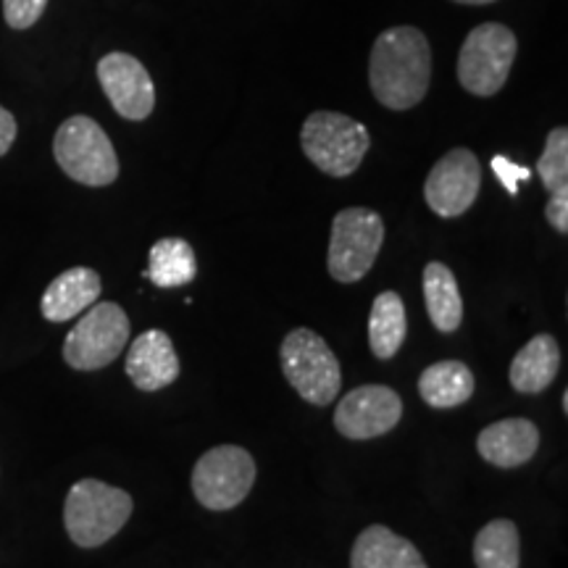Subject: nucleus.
Masks as SVG:
<instances>
[{
  "instance_id": "obj_1",
  "label": "nucleus",
  "mask_w": 568,
  "mask_h": 568,
  "mask_svg": "<svg viewBox=\"0 0 568 568\" xmlns=\"http://www.w3.org/2000/svg\"><path fill=\"white\" fill-rule=\"evenodd\" d=\"M374 98L389 111H408L424 101L432 82V48L416 27H393L374 42L368 61Z\"/></svg>"
},
{
  "instance_id": "obj_2",
  "label": "nucleus",
  "mask_w": 568,
  "mask_h": 568,
  "mask_svg": "<svg viewBox=\"0 0 568 568\" xmlns=\"http://www.w3.org/2000/svg\"><path fill=\"white\" fill-rule=\"evenodd\" d=\"M134 510L132 495L101 479H80L63 503V527L74 545L101 548L124 529Z\"/></svg>"
},
{
  "instance_id": "obj_3",
  "label": "nucleus",
  "mask_w": 568,
  "mask_h": 568,
  "mask_svg": "<svg viewBox=\"0 0 568 568\" xmlns=\"http://www.w3.org/2000/svg\"><path fill=\"white\" fill-rule=\"evenodd\" d=\"M282 372L297 395L311 406H332L343 387L337 355L314 329H293L280 347Z\"/></svg>"
},
{
  "instance_id": "obj_4",
  "label": "nucleus",
  "mask_w": 568,
  "mask_h": 568,
  "mask_svg": "<svg viewBox=\"0 0 568 568\" xmlns=\"http://www.w3.org/2000/svg\"><path fill=\"white\" fill-rule=\"evenodd\" d=\"M53 155L69 180L88 187H109L119 176L116 148L90 116H71L59 126Z\"/></svg>"
},
{
  "instance_id": "obj_5",
  "label": "nucleus",
  "mask_w": 568,
  "mask_h": 568,
  "mask_svg": "<svg viewBox=\"0 0 568 568\" xmlns=\"http://www.w3.org/2000/svg\"><path fill=\"white\" fill-rule=\"evenodd\" d=\"M303 153L329 176H351L368 153L372 138L355 119L337 111H316L301 130Z\"/></svg>"
},
{
  "instance_id": "obj_6",
  "label": "nucleus",
  "mask_w": 568,
  "mask_h": 568,
  "mask_svg": "<svg viewBox=\"0 0 568 568\" xmlns=\"http://www.w3.org/2000/svg\"><path fill=\"white\" fill-rule=\"evenodd\" d=\"M385 245V222L376 211L345 209L332 222L326 268L332 280L353 284L372 272L376 255Z\"/></svg>"
},
{
  "instance_id": "obj_7",
  "label": "nucleus",
  "mask_w": 568,
  "mask_h": 568,
  "mask_svg": "<svg viewBox=\"0 0 568 568\" xmlns=\"http://www.w3.org/2000/svg\"><path fill=\"white\" fill-rule=\"evenodd\" d=\"M130 343V316L116 303H92L63 343V361L74 372H98Z\"/></svg>"
},
{
  "instance_id": "obj_8",
  "label": "nucleus",
  "mask_w": 568,
  "mask_h": 568,
  "mask_svg": "<svg viewBox=\"0 0 568 568\" xmlns=\"http://www.w3.org/2000/svg\"><path fill=\"white\" fill-rule=\"evenodd\" d=\"M518 42L506 24H479L458 55V80L471 95L489 98L508 82Z\"/></svg>"
},
{
  "instance_id": "obj_9",
  "label": "nucleus",
  "mask_w": 568,
  "mask_h": 568,
  "mask_svg": "<svg viewBox=\"0 0 568 568\" xmlns=\"http://www.w3.org/2000/svg\"><path fill=\"white\" fill-rule=\"evenodd\" d=\"M255 474V460L245 447H211L193 468V495L203 508L232 510L251 495Z\"/></svg>"
},
{
  "instance_id": "obj_10",
  "label": "nucleus",
  "mask_w": 568,
  "mask_h": 568,
  "mask_svg": "<svg viewBox=\"0 0 568 568\" xmlns=\"http://www.w3.org/2000/svg\"><path fill=\"white\" fill-rule=\"evenodd\" d=\"M481 166L479 159L468 148H453L445 153L424 184L426 205L443 219H456L471 209L479 197Z\"/></svg>"
},
{
  "instance_id": "obj_11",
  "label": "nucleus",
  "mask_w": 568,
  "mask_h": 568,
  "mask_svg": "<svg viewBox=\"0 0 568 568\" xmlns=\"http://www.w3.org/2000/svg\"><path fill=\"white\" fill-rule=\"evenodd\" d=\"M403 418V400L385 385H364L347 393L335 410L337 432L347 439H374L393 432Z\"/></svg>"
},
{
  "instance_id": "obj_12",
  "label": "nucleus",
  "mask_w": 568,
  "mask_h": 568,
  "mask_svg": "<svg viewBox=\"0 0 568 568\" xmlns=\"http://www.w3.org/2000/svg\"><path fill=\"white\" fill-rule=\"evenodd\" d=\"M98 80L113 111L130 122H142L153 113L155 88L151 74L130 53H109L98 63Z\"/></svg>"
},
{
  "instance_id": "obj_13",
  "label": "nucleus",
  "mask_w": 568,
  "mask_h": 568,
  "mask_svg": "<svg viewBox=\"0 0 568 568\" xmlns=\"http://www.w3.org/2000/svg\"><path fill=\"white\" fill-rule=\"evenodd\" d=\"M124 368L132 385L142 393H159L180 379L182 364L172 337L163 329H148L130 345Z\"/></svg>"
},
{
  "instance_id": "obj_14",
  "label": "nucleus",
  "mask_w": 568,
  "mask_h": 568,
  "mask_svg": "<svg viewBox=\"0 0 568 568\" xmlns=\"http://www.w3.org/2000/svg\"><path fill=\"white\" fill-rule=\"evenodd\" d=\"M539 429L529 418H503L479 432V456L497 468H516L537 456Z\"/></svg>"
},
{
  "instance_id": "obj_15",
  "label": "nucleus",
  "mask_w": 568,
  "mask_h": 568,
  "mask_svg": "<svg viewBox=\"0 0 568 568\" xmlns=\"http://www.w3.org/2000/svg\"><path fill=\"white\" fill-rule=\"evenodd\" d=\"M101 293L103 284L98 272L88 266H74L48 284V290L42 293L40 311L53 324L71 322V318L84 314L92 303H98Z\"/></svg>"
},
{
  "instance_id": "obj_16",
  "label": "nucleus",
  "mask_w": 568,
  "mask_h": 568,
  "mask_svg": "<svg viewBox=\"0 0 568 568\" xmlns=\"http://www.w3.org/2000/svg\"><path fill=\"white\" fill-rule=\"evenodd\" d=\"M351 568H429L410 539L374 524L361 531L351 552Z\"/></svg>"
},
{
  "instance_id": "obj_17",
  "label": "nucleus",
  "mask_w": 568,
  "mask_h": 568,
  "mask_svg": "<svg viewBox=\"0 0 568 568\" xmlns=\"http://www.w3.org/2000/svg\"><path fill=\"white\" fill-rule=\"evenodd\" d=\"M560 368V347L552 335L531 337L510 361V385L521 395H539L552 385Z\"/></svg>"
},
{
  "instance_id": "obj_18",
  "label": "nucleus",
  "mask_w": 568,
  "mask_h": 568,
  "mask_svg": "<svg viewBox=\"0 0 568 568\" xmlns=\"http://www.w3.org/2000/svg\"><path fill=\"white\" fill-rule=\"evenodd\" d=\"M474 382L471 368L460 361H439V364L426 366L418 376V395L426 406L432 408H458L471 400Z\"/></svg>"
},
{
  "instance_id": "obj_19",
  "label": "nucleus",
  "mask_w": 568,
  "mask_h": 568,
  "mask_svg": "<svg viewBox=\"0 0 568 568\" xmlns=\"http://www.w3.org/2000/svg\"><path fill=\"white\" fill-rule=\"evenodd\" d=\"M424 301L426 314H429L435 329L443 332V335H453L464 322V301H460L458 280L443 261H432L424 268Z\"/></svg>"
},
{
  "instance_id": "obj_20",
  "label": "nucleus",
  "mask_w": 568,
  "mask_h": 568,
  "mask_svg": "<svg viewBox=\"0 0 568 568\" xmlns=\"http://www.w3.org/2000/svg\"><path fill=\"white\" fill-rule=\"evenodd\" d=\"M408 335V316L403 297L387 290L374 297L372 314H368V345L379 361L395 358Z\"/></svg>"
},
{
  "instance_id": "obj_21",
  "label": "nucleus",
  "mask_w": 568,
  "mask_h": 568,
  "mask_svg": "<svg viewBox=\"0 0 568 568\" xmlns=\"http://www.w3.org/2000/svg\"><path fill=\"white\" fill-rule=\"evenodd\" d=\"M148 280L161 290L184 287L197 276V258L193 245L182 237H163L148 255Z\"/></svg>"
},
{
  "instance_id": "obj_22",
  "label": "nucleus",
  "mask_w": 568,
  "mask_h": 568,
  "mask_svg": "<svg viewBox=\"0 0 568 568\" xmlns=\"http://www.w3.org/2000/svg\"><path fill=\"white\" fill-rule=\"evenodd\" d=\"M477 568H521V537L510 518H495L474 537Z\"/></svg>"
},
{
  "instance_id": "obj_23",
  "label": "nucleus",
  "mask_w": 568,
  "mask_h": 568,
  "mask_svg": "<svg viewBox=\"0 0 568 568\" xmlns=\"http://www.w3.org/2000/svg\"><path fill=\"white\" fill-rule=\"evenodd\" d=\"M537 174L550 193L568 190V130L556 126L548 134L545 151L537 161Z\"/></svg>"
},
{
  "instance_id": "obj_24",
  "label": "nucleus",
  "mask_w": 568,
  "mask_h": 568,
  "mask_svg": "<svg viewBox=\"0 0 568 568\" xmlns=\"http://www.w3.org/2000/svg\"><path fill=\"white\" fill-rule=\"evenodd\" d=\"M48 0H3V17L11 30H30L45 11Z\"/></svg>"
},
{
  "instance_id": "obj_25",
  "label": "nucleus",
  "mask_w": 568,
  "mask_h": 568,
  "mask_svg": "<svg viewBox=\"0 0 568 568\" xmlns=\"http://www.w3.org/2000/svg\"><path fill=\"white\" fill-rule=\"evenodd\" d=\"M493 172H495L497 180L503 182V187H506L510 195H518V184L527 182L529 176H531V169L518 166V163L506 159V155H495V159H493Z\"/></svg>"
},
{
  "instance_id": "obj_26",
  "label": "nucleus",
  "mask_w": 568,
  "mask_h": 568,
  "mask_svg": "<svg viewBox=\"0 0 568 568\" xmlns=\"http://www.w3.org/2000/svg\"><path fill=\"white\" fill-rule=\"evenodd\" d=\"M545 216H548L552 230L560 232V234L568 232V190H558V193H550Z\"/></svg>"
},
{
  "instance_id": "obj_27",
  "label": "nucleus",
  "mask_w": 568,
  "mask_h": 568,
  "mask_svg": "<svg viewBox=\"0 0 568 568\" xmlns=\"http://www.w3.org/2000/svg\"><path fill=\"white\" fill-rule=\"evenodd\" d=\"M17 132L19 126H17V119H13V113L0 105V159L11 151L13 140H17Z\"/></svg>"
},
{
  "instance_id": "obj_28",
  "label": "nucleus",
  "mask_w": 568,
  "mask_h": 568,
  "mask_svg": "<svg viewBox=\"0 0 568 568\" xmlns=\"http://www.w3.org/2000/svg\"><path fill=\"white\" fill-rule=\"evenodd\" d=\"M456 3H466V6H485V3H493V0H456Z\"/></svg>"
},
{
  "instance_id": "obj_29",
  "label": "nucleus",
  "mask_w": 568,
  "mask_h": 568,
  "mask_svg": "<svg viewBox=\"0 0 568 568\" xmlns=\"http://www.w3.org/2000/svg\"><path fill=\"white\" fill-rule=\"evenodd\" d=\"M564 414H568V393H564Z\"/></svg>"
}]
</instances>
